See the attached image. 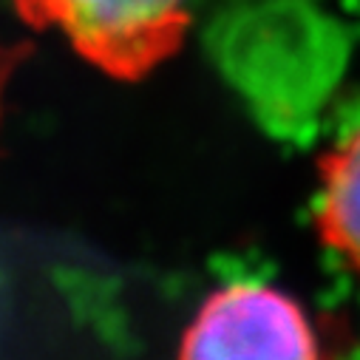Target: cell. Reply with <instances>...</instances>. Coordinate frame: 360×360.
I'll use <instances>...</instances> for the list:
<instances>
[{
  "label": "cell",
  "mask_w": 360,
  "mask_h": 360,
  "mask_svg": "<svg viewBox=\"0 0 360 360\" xmlns=\"http://www.w3.org/2000/svg\"><path fill=\"white\" fill-rule=\"evenodd\" d=\"M15 9L114 79H142L176 57L193 20L191 0H15Z\"/></svg>",
  "instance_id": "1"
},
{
  "label": "cell",
  "mask_w": 360,
  "mask_h": 360,
  "mask_svg": "<svg viewBox=\"0 0 360 360\" xmlns=\"http://www.w3.org/2000/svg\"><path fill=\"white\" fill-rule=\"evenodd\" d=\"M179 360H321V346L295 298L269 284L236 281L205 301Z\"/></svg>",
  "instance_id": "2"
},
{
  "label": "cell",
  "mask_w": 360,
  "mask_h": 360,
  "mask_svg": "<svg viewBox=\"0 0 360 360\" xmlns=\"http://www.w3.org/2000/svg\"><path fill=\"white\" fill-rule=\"evenodd\" d=\"M315 224L323 244L360 273V128L318 162Z\"/></svg>",
  "instance_id": "3"
}]
</instances>
